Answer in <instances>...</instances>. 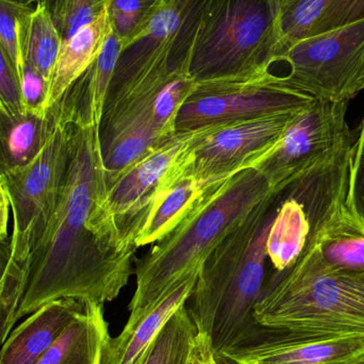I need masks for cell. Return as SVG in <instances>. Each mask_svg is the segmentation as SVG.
Segmentation results:
<instances>
[{
	"label": "cell",
	"mask_w": 364,
	"mask_h": 364,
	"mask_svg": "<svg viewBox=\"0 0 364 364\" xmlns=\"http://www.w3.org/2000/svg\"><path fill=\"white\" fill-rule=\"evenodd\" d=\"M364 18V0H328L314 36Z\"/></svg>",
	"instance_id": "83f0119b"
},
{
	"label": "cell",
	"mask_w": 364,
	"mask_h": 364,
	"mask_svg": "<svg viewBox=\"0 0 364 364\" xmlns=\"http://www.w3.org/2000/svg\"><path fill=\"white\" fill-rule=\"evenodd\" d=\"M90 301L60 299L34 311L6 338L0 364H38L64 329L87 310Z\"/></svg>",
	"instance_id": "5bb4252c"
},
{
	"label": "cell",
	"mask_w": 364,
	"mask_h": 364,
	"mask_svg": "<svg viewBox=\"0 0 364 364\" xmlns=\"http://www.w3.org/2000/svg\"><path fill=\"white\" fill-rule=\"evenodd\" d=\"M203 355H205V340L196 333L194 346L186 364H203Z\"/></svg>",
	"instance_id": "d6a6232c"
},
{
	"label": "cell",
	"mask_w": 364,
	"mask_h": 364,
	"mask_svg": "<svg viewBox=\"0 0 364 364\" xmlns=\"http://www.w3.org/2000/svg\"><path fill=\"white\" fill-rule=\"evenodd\" d=\"M38 1H43V0H38Z\"/></svg>",
	"instance_id": "74e56055"
},
{
	"label": "cell",
	"mask_w": 364,
	"mask_h": 364,
	"mask_svg": "<svg viewBox=\"0 0 364 364\" xmlns=\"http://www.w3.org/2000/svg\"><path fill=\"white\" fill-rule=\"evenodd\" d=\"M299 112L218 124L191 151L186 174L211 186L254 168L277 145Z\"/></svg>",
	"instance_id": "8fae6325"
},
{
	"label": "cell",
	"mask_w": 364,
	"mask_h": 364,
	"mask_svg": "<svg viewBox=\"0 0 364 364\" xmlns=\"http://www.w3.org/2000/svg\"><path fill=\"white\" fill-rule=\"evenodd\" d=\"M108 191L100 125L72 124L68 176L30 252L17 320L60 299L104 306L127 286L138 248L119 228Z\"/></svg>",
	"instance_id": "6da1fadb"
},
{
	"label": "cell",
	"mask_w": 364,
	"mask_h": 364,
	"mask_svg": "<svg viewBox=\"0 0 364 364\" xmlns=\"http://www.w3.org/2000/svg\"><path fill=\"white\" fill-rule=\"evenodd\" d=\"M186 164L157 193L149 205L134 239L136 248L161 241L181 224L205 193L213 186H205L186 174Z\"/></svg>",
	"instance_id": "ac0fdd59"
},
{
	"label": "cell",
	"mask_w": 364,
	"mask_h": 364,
	"mask_svg": "<svg viewBox=\"0 0 364 364\" xmlns=\"http://www.w3.org/2000/svg\"><path fill=\"white\" fill-rule=\"evenodd\" d=\"M26 1H31V0H26Z\"/></svg>",
	"instance_id": "8d00e7d4"
},
{
	"label": "cell",
	"mask_w": 364,
	"mask_h": 364,
	"mask_svg": "<svg viewBox=\"0 0 364 364\" xmlns=\"http://www.w3.org/2000/svg\"><path fill=\"white\" fill-rule=\"evenodd\" d=\"M57 121L55 105L48 113L25 109L10 114L0 108V177L31 162L46 144Z\"/></svg>",
	"instance_id": "d6986e66"
},
{
	"label": "cell",
	"mask_w": 364,
	"mask_h": 364,
	"mask_svg": "<svg viewBox=\"0 0 364 364\" xmlns=\"http://www.w3.org/2000/svg\"><path fill=\"white\" fill-rule=\"evenodd\" d=\"M199 274L176 287L157 307L132 326L124 327L117 337L109 338L100 364H141L149 346L175 312L186 305Z\"/></svg>",
	"instance_id": "e0dca14e"
},
{
	"label": "cell",
	"mask_w": 364,
	"mask_h": 364,
	"mask_svg": "<svg viewBox=\"0 0 364 364\" xmlns=\"http://www.w3.org/2000/svg\"><path fill=\"white\" fill-rule=\"evenodd\" d=\"M328 0H278L277 31L280 55L293 44L314 36Z\"/></svg>",
	"instance_id": "cb8c5ba5"
},
{
	"label": "cell",
	"mask_w": 364,
	"mask_h": 364,
	"mask_svg": "<svg viewBox=\"0 0 364 364\" xmlns=\"http://www.w3.org/2000/svg\"><path fill=\"white\" fill-rule=\"evenodd\" d=\"M10 257V237L6 240H0V278L8 264Z\"/></svg>",
	"instance_id": "836d02e7"
},
{
	"label": "cell",
	"mask_w": 364,
	"mask_h": 364,
	"mask_svg": "<svg viewBox=\"0 0 364 364\" xmlns=\"http://www.w3.org/2000/svg\"><path fill=\"white\" fill-rule=\"evenodd\" d=\"M159 2L160 0H110L108 10L111 27L123 47L144 30Z\"/></svg>",
	"instance_id": "d4e9b609"
},
{
	"label": "cell",
	"mask_w": 364,
	"mask_h": 364,
	"mask_svg": "<svg viewBox=\"0 0 364 364\" xmlns=\"http://www.w3.org/2000/svg\"><path fill=\"white\" fill-rule=\"evenodd\" d=\"M122 47L119 38L111 31L93 64L57 102L64 121L75 125H100Z\"/></svg>",
	"instance_id": "9a60e30c"
},
{
	"label": "cell",
	"mask_w": 364,
	"mask_h": 364,
	"mask_svg": "<svg viewBox=\"0 0 364 364\" xmlns=\"http://www.w3.org/2000/svg\"><path fill=\"white\" fill-rule=\"evenodd\" d=\"M48 4L62 42L96 18L110 0H45Z\"/></svg>",
	"instance_id": "484cf974"
},
{
	"label": "cell",
	"mask_w": 364,
	"mask_h": 364,
	"mask_svg": "<svg viewBox=\"0 0 364 364\" xmlns=\"http://www.w3.org/2000/svg\"><path fill=\"white\" fill-rule=\"evenodd\" d=\"M104 306L90 301L44 353L38 364H100L110 338Z\"/></svg>",
	"instance_id": "ffe728a7"
},
{
	"label": "cell",
	"mask_w": 364,
	"mask_h": 364,
	"mask_svg": "<svg viewBox=\"0 0 364 364\" xmlns=\"http://www.w3.org/2000/svg\"><path fill=\"white\" fill-rule=\"evenodd\" d=\"M279 62L289 85L318 100L350 102L364 90V18L293 44Z\"/></svg>",
	"instance_id": "9c48e42d"
},
{
	"label": "cell",
	"mask_w": 364,
	"mask_h": 364,
	"mask_svg": "<svg viewBox=\"0 0 364 364\" xmlns=\"http://www.w3.org/2000/svg\"><path fill=\"white\" fill-rule=\"evenodd\" d=\"M196 333V327L183 305L158 333L141 364H186Z\"/></svg>",
	"instance_id": "603a6c76"
},
{
	"label": "cell",
	"mask_w": 364,
	"mask_h": 364,
	"mask_svg": "<svg viewBox=\"0 0 364 364\" xmlns=\"http://www.w3.org/2000/svg\"><path fill=\"white\" fill-rule=\"evenodd\" d=\"M273 195L254 168L211 186L174 230L136 261V288L126 326L138 323L184 279L199 274L213 250Z\"/></svg>",
	"instance_id": "3957f363"
},
{
	"label": "cell",
	"mask_w": 364,
	"mask_h": 364,
	"mask_svg": "<svg viewBox=\"0 0 364 364\" xmlns=\"http://www.w3.org/2000/svg\"><path fill=\"white\" fill-rule=\"evenodd\" d=\"M198 335V333H197ZM205 340V355H203V364H232L225 360V359L220 358V357L215 356L213 352L211 350L209 344H208L207 340Z\"/></svg>",
	"instance_id": "e575fe53"
},
{
	"label": "cell",
	"mask_w": 364,
	"mask_h": 364,
	"mask_svg": "<svg viewBox=\"0 0 364 364\" xmlns=\"http://www.w3.org/2000/svg\"><path fill=\"white\" fill-rule=\"evenodd\" d=\"M309 248L331 269L364 272V224L348 203L325 225Z\"/></svg>",
	"instance_id": "44dd1931"
},
{
	"label": "cell",
	"mask_w": 364,
	"mask_h": 364,
	"mask_svg": "<svg viewBox=\"0 0 364 364\" xmlns=\"http://www.w3.org/2000/svg\"><path fill=\"white\" fill-rule=\"evenodd\" d=\"M364 355V335L306 336L263 328L260 336L220 355L232 364H348Z\"/></svg>",
	"instance_id": "4fadbf2b"
},
{
	"label": "cell",
	"mask_w": 364,
	"mask_h": 364,
	"mask_svg": "<svg viewBox=\"0 0 364 364\" xmlns=\"http://www.w3.org/2000/svg\"><path fill=\"white\" fill-rule=\"evenodd\" d=\"M216 125L176 132L134 162L109 188V205L127 239L134 243L141 223L157 193L174 178L197 143Z\"/></svg>",
	"instance_id": "7c38bea8"
},
{
	"label": "cell",
	"mask_w": 364,
	"mask_h": 364,
	"mask_svg": "<svg viewBox=\"0 0 364 364\" xmlns=\"http://www.w3.org/2000/svg\"><path fill=\"white\" fill-rule=\"evenodd\" d=\"M279 203L280 193L265 199L213 250L186 301L197 333L215 356L262 333L254 312L264 290L265 245Z\"/></svg>",
	"instance_id": "7a4b0ae2"
},
{
	"label": "cell",
	"mask_w": 364,
	"mask_h": 364,
	"mask_svg": "<svg viewBox=\"0 0 364 364\" xmlns=\"http://www.w3.org/2000/svg\"><path fill=\"white\" fill-rule=\"evenodd\" d=\"M348 203L364 224V117L358 140L353 145Z\"/></svg>",
	"instance_id": "f1b7e54d"
},
{
	"label": "cell",
	"mask_w": 364,
	"mask_h": 364,
	"mask_svg": "<svg viewBox=\"0 0 364 364\" xmlns=\"http://www.w3.org/2000/svg\"><path fill=\"white\" fill-rule=\"evenodd\" d=\"M277 12L278 0H201L188 76L201 82L269 70L280 55Z\"/></svg>",
	"instance_id": "5b68a950"
},
{
	"label": "cell",
	"mask_w": 364,
	"mask_h": 364,
	"mask_svg": "<svg viewBox=\"0 0 364 364\" xmlns=\"http://www.w3.org/2000/svg\"><path fill=\"white\" fill-rule=\"evenodd\" d=\"M19 36L23 66L36 70L48 83L62 38L46 1H36L23 15Z\"/></svg>",
	"instance_id": "7402d4cb"
},
{
	"label": "cell",
	"mask_w": 364,
	"mask_h": 364,
	"mask_svg": "<svg viewBox=\"0 0 364 364\" xmlns=\"http://www.w3.org/2000/svg\"><path fill=\"white\" fill-rule=\"evenodd\" d=\"M348 107V102L314 98L294 117L277 145L254 166L272 192L279 194L308 168L352 142Z\"/></svg>",
	"instance_id": "30bf717a"
},
{
	"label": "cell",
	"mask_w": 364,
	"mask_h": 364,
	"mask_svg": "<svg viewBox=\"0 0 364 364\" xmlns=\"http://www.w3.org/2000/svg\"><path fill=\"white\" fill-rule=\"evenodd\" d=\"M314 97L288 85L284 76L267 70L243 78L195 82L182 105L176 132L265 115L299 112Z\"/></svg>",
	"instance_id": "ba28073f"
},
{
	"label": "cell",
	"mask_w": 364,
	"mask_h": 364,
	"mask_svg": "<svg viewBox=\"0 0 364 364\" xmlns=\"http://www.w3.org/2000/svg\"><path fill=\"white\" fill-rule=\"evenodd\" d=\"M0 108L10 114L25 110L21 100V82L18 75L0 45Z\"/></svg>",
	"instance_id": "f546056e"
},
{
	"label": "cell",
	"mask_w": 364,
	"mask_h": 364,
	"mask_svg": "<svg viewBox=\"0 0 364 364\" xmlns=\"http://www.w3.org/2000/svg\"><path fill=\"white\" fill-rule=\"evenodd\" d=\"M108 8L109 4L94 21L62 42L41 108L43 113L49 112L100 55L112 31Z\"/></svg>",
	"instance_id": "2e32d148"
},
{
	"label": "cell",
	"mask_w": 364,
	"mask_h": 364,
	"mask_svg": "<svg viewBox=\"0 0 364 364\" xmlns=\"http://www.w3.org/2000/svg\"><path fill=\"white\" fill-rule=\"evenodd\" d=\"M263 290L254 318L267 331L364 335V272L331 269L308 248Z\"/></svg>",
	"instance_id": "277c9868"
},
{
	"label": "cell",
	"mask_w": 364,
	"mask_h": 364,
	"mask_svg": "<svg viewBox=\"0 0 364 364\" xmlns=\"http://www.w3.org/2000/svg\"><path fill=\"white\" fill-rule=\"evenodd\" d=\"M70 134L72 124L64 121L58 111L57 124L40 154L26 166L0 177L13 214L10 257L0 278L1 314H14L18 309L30 252L57 207L68 176Z\"/></svg>",
	"instance_id": "8992f818"
},
{
	"label": "cell",
	"mask_w": 364,
	"mask_h": 364,
	"mask_svg": "<svg viewBox=\"0 0 364 364\" xmlns=\"http://www.w3.org/2000/svg\"><path fill=\"white\" fill-rule=\"evenodd\" d=\"M47 89H48V83L38 73L29 66H23L21 77V100H23V109L41 111L46 98Z\"/></svg>",
	"instance_id": "4dcf8cb0"
},
{
	"label": "cell",
	"mask_w": 364,
	"mask_h": 364,
	"mask_svg": "<svg viewBox=\"0 0 364 364\" xmlns=\"http://www.w3.org/2000/svg\"><path fill=\"white\" fill-rule=\"evenodd\" d=\"M33 6L26 0H0V45L12 61L19 82L23 70L19 28L23 15Z\"/></svg>",
	"instance_id": "4316f807"
},
{
	"label": "cell",
	"mask_w": 364,
	"mask_h": 364,
	"mask_svg": "<svg viewBox=\"0 0 364 364\" xmlns=\"http://www.w3.org/2000/svg\"><path fill=\"white\" fill-rule=\"evenodd\" d=\"M11 205L6 188L0 181V240L9 239L8 222Z\"/></svg>",
	"instance_id": "1f68e13d"
},
{
	"label": "cell",
	"mask_w": 364,
	"mask_h": 364,
	"mask_svg": "<svg viewBox=\"0 0 364 364\" xmlns=\"http://www.w3.org/2000/svg\"><path fill=\"white\" fill-rule=\"evenodd\" d=\"M353 144L308 168L280 193L267 239L277 274L290 269L333 216L348 203Z\"/></svg>",
	"instance_id": "52a82bcc"
},
{
	"label": "cell",
	"mask_w": 364,
	"mask_h": 364,
	"mask_svg": "<svg viewBox=\"0 0 364 364\" xmlns=\"http://www.w3.org/2000/svg\"><path fill=\"white\" fill-rule=\"evenodd\" d=\"M348 364H364V355L363 356L359 357V358L355 359L354 361Z\"/></svg>",
	"instance_id": "d590c367"
}]
</instances>
